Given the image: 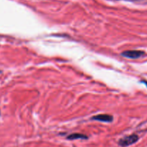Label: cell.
Masks as SVG:
<instances>
[{"label":"cell","instance_id":"obj_2","mask_svg":"<svg viewBox=\"0 0 147 147\" xmlns=\"http://www.w3.org/2000/svg\"><path fill=\"white\" fill-rule=\"evenodd\" d=\"M143 55H144V52L141 51V50H127L122 53V55L123 57L130 59L139 58Z\"/></svg>","mask_w":147,"mask_h":147},{"label":"cell","instance_id":"obj_1","mask_svg":"<svg viewBox=\"0 0 147 147\" xmlns=\"http://www.w3.org/2000/svg\"><path fill=\"white\" fill-rule=\"evenodd\" d=\"M138 140V136L135 134L125 136L119 141V145L121 146H128L135 143Z\"/></svg>","mask_w":147,"mask_h":147},{"label":"cell","instance_id":"obj_6","mask_svg":"<svg viewBox=\"0 0 147 147\" xmlns=\"http://www.w3.org/2000/svg\"><path fill=\"white\" fill-rule=\"evenodd\" d=\"M129 1H141V0H129Z\"/></svg>","mask_w":147,"mask_h":147},{"label":"cell","instance_id":"obj_4","mask_svg":"<svg viewBox=\"0 0 147 147\" xmlns=\"http://www.w3.org/2000/svg\"><path fill=\"white\" fill-rule=\"evenodd\" d=\"M68 139L69 140H73V139H87V136H85V135L82 134H73L69 135V136L67 137Z\"/></svg>","mask_w":147,"mask_h":147},{"label":"cell","instance_id":"obj_5","mask_svg":"<svg viewBox=\"0 0 147 147\" xmlns=\"http://www.w3.org/2000/svg\"><path fill=\"white\" fill-rule=\"evenodd\" d=\"M142 83H144V84H145L146 86V87H147V81H146V80H143Z\"/></svg>","mask_w":147,"mask_h":147},{"label":"cell","instance_id":"obj_3","mask_svg":"<svg viewBox=\"0 0 147 147\" xmlns=\"http://www.w3.org/2000/svg\"><path fill=\"white\" fill-rule=\"evenodd\" d=\"M92 119L102 122H112L113 121V117L108 114H99L93 116Z\"/></svg>","mask_w":147,"mask_h":147}]
</instances>
